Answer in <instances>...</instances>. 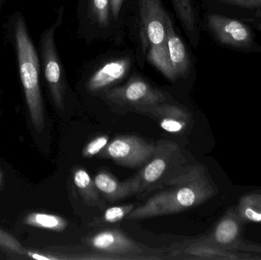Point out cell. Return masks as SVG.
<instances>
[{
	"instance_id": "obj_26",
	"label": "cell",
	"mask_w": 261,
	"mask_h": 260,
	"mask_svg": "<svg viewBox=\"0 0 261 260\" xmlns=\"http://www.w3.org/2000/svg\"><path fill=\"white\" fill-rule=\"evenodd\" d=\"M242 20L251 24L254 28L261 32V9L256 11L254 13L242 18Z\"/></svg>"
},
{
	"instance_id": "obj_22",
	"label": "cell",
	"mask_w": 261,
	"mask_h": 260,
	"mask_svg": "<svg viewBox=\"0 0 261 260\" xmlns=\"http://www.w3.org/2000/svg\"><path fill=\"white\" fill-rule=\"evenodd\" d=\"M0 250L21 258H26L28 252L27 249L13 235L2 229H0Z\"/></svg>"
},
{
	"instance_id": "obj_16",
	"label": "cell",
	"mask_w": 261,
	"mask_h": 260,
	"mask_svg": "<svg viewBox=\"0 0 261 260\" xmlns=\"http://www.w3.org/2000/svg\"><path fill=\"white\" fill-rule=\"evenodd\" d=\"M73 183L84 203L88 206H95L99 209H105L106 203L100 197L94 180L84 168L74 169L73 174Z\"/></svg>"
},
{
	"instance_id": "obj_4",
	"label": "cell",
	"mask_w": 261,
	"mask_h": 260,
	"mask_svg": "<svg viewBox=\"0 0 261 260\" xmlns=\"http://www.w3.org/2000/svg\"><path fill=\"white\" fill-rule=\"evenodd\" d=\"M205 26L213 39L224 48L246 53H261V43L254 27L243 20L217 12L205 16Z\"/></svg>"
},
{
	"instance_id": "obj_28",
	"label": "cell",
	"mask_w": 261,
	"mask_h": 260,
	"mask_svg": "<svg viewBox=\"0 0 261 260\" xmlns=\"http://www.w3.org/2000/svg\"><path fill=\"white\" fill-rule=\"evenodd\" d=\"M0 183H1V176H0Z\"/></svg>"
},
{
	"instance_id": "obj_29",
	"label": "cell",
	"mask_w": 261,
	"mask_h": 260,
	"mask_svg": "<svg viewBox=\"0 0 261 260\" xmlns=\"http://www.w3.org/2000/svg\"><path fill=\"white\" fill-rule=\"evenodd\" d=\"M260 260H261V258H260Z\"/></svg>"
},
{
	"instance_id": "obj_3",
	"label": "cell",
	"mask_w": 261,
	"mask_h": 260,
	"mask_svg": "<svg viewBox=\"0 0 261 260\" xmlns=\"http://www.w3.org/2000/svg\"><path fill=\"white\" fill-rule=\"evenodd\" d=\"M186 165V159L178 143L160 140L150 160L135 176L138 194L147 193L162 188L166 182L177 175Z\"/></svg>"
},
{
	"instance_id": "obj_21",
	"label": "cell",
	"mask_w": 261,
	"mask_h": 260,
	"mask_svg": "<svg viewBox=\"0 0 261 260\" xmlns=\"http://www.w3.org/2000/svg\"><path fill=\"white\" fill-rule=\"evenodd\" d=\"M147 59L150 64H153L169 80L175 81L177 79L172 67L167 41L158 45L150 46L147 53Z\"/></svg>"
},
{
	"instance_id": "obj_12",
	"label": "cell",
	"mask_w": 261,
	"mask_h": 260,
	"mask_svg": "<svg viewBox=\"0 0 261 260\" xmlns=\"http://www.w3.org/2000/svg\"><path fill=\"white\" fill-rule=\"evenodd\" d=\"M130 67V61L128 58L106 63L89 78L86 83L87 90L92 93L107 91L126 76Z\"/></svg>"
},
{
	"instance_id": "obj_15",
	"label": "cell",
	"mask_w": 261,
	"mask_h": 260,
	"mask_svg": "<svg viewBox=\"0 0 261 260\" xmlns=\"http://www.w3.org/2000/svg\"><path fill=\"white\" fill-rule=\"evenodd\" d=\"M167 44L176 79L185 78L190 70V57L184 42L175 32L169 15L167 18Z\"/></svg>"
},
{
	"instance_id": "obj_2",
	"label": "cell",
	"mask_w": 261,
	"mask_h": 260,
	"mask_svg": "<svg viewBox=\"0 0 261 260\" xmlns=\"http://www.w3.org/2000/svg\"><path fill=\"white\" fill-rule=\"evenodd\" d=\"M12 32L18 73L29 115L35 129L41 132L45 126V114L40 84L41 64L25 20L19 12L12 18Z\"/></svg>"
},
{
	"instance_id": "obj_19",
	"label": "cell",
	"mask_w": 261,
	"mask_h": 260,
	"mask_svg": "<svg viewBox=\"0 0 261 260\" xmlns=\"http://www.w3.org/2000/svg\"><path fill=\"white\" fill-rule=\"evenodd\" d=\"M23 222L25 225L31 227L57 232H64L68 226V223L62 217L43 212H32L28 214L24 217Z\"/></svg>"
},
{
	"instance_id": "obj_14",
	"label": "cell",
	"mask_w": 261,
	"mask_h": 260,
	"mask_svg": "<svg viewBox=\"0 0 261 260\" xmlns=\"http://www.w3.org/2000/svg\"><path fill=\"white\" fill-rule=\"evenodd\" d=\"M182 255L190 259L217 260H260V254L222 250L198 241L182 250Z\"/></svg>"
},
{
	"instance_id": "obj_1",
	"label": "cell",
	"mask_w": 261,
	"mask_h": 260,
	"mask_svg": "<svg viewBox=\"0 0 261 260\" xmlns=\"http://www.w3.org/2000/svg\"><path fill=\"white\" fill-rule=\"evenodd\" d=\"M162 188L144 204L135 207L126 219H146L180 213L199 206L216 194V186L208 172L199 165L186 166Z\"/></svg>"
},
{
	"instance_id": "obj_9",
	"label": "cell",
	"mask_w": 261,
	"mask_h": 260,
	"mask_svg": "<svg viewBox=\"0 0 261 260\" xmlns=\"http://www.w3.org/2000/svg\"><path fill=\"white\" fill-rule=\"evenodd\" d=\"M93 249L102 253L113 255V259H150L144 256L147 248L138 244L119 230H104L95 234L87 241Z\"/></svg>"
},
{
	"instance_id": "obj_17",
	"label": "cell",
	"mask_w": 261,
	"mask_h": 260,
	"mask_svg": "<svg viewBox=\"0 0 261 260\" xmlns=\"http://www.w3.org/2000/svg\"><path fill=\"white\" fill-rule=\"evenodd\" d=\"M171 2L190 41L196 47L199 43V32L193 2L192 0H171Z\"/></svg>"
},
{
	"instance_id": "obj_6",
	"label": "cell",
	"mask_w": 261,
	"mask_h": 260,
	"mask_svg": "<svg viewBox=\"0 0 261 260\" xmlns=\"http://www.w3.org/2000/svg\"><path fill=\"white\" fill-rule=\"evenodd\" d=\"M242 220L236 208L227 211L211 233L199 241L222 250L261 255V244L251 242L242 238Z\"/></svg>"
},
{
	"instance_id": "obj_27",
	"label": "cell",
	"mask_w": 261,
	"mask_h": 260,
	"mask_svg": "<svg viewBox=\"0 0 261 260\" xmlns=\"http://www.w3.org/2000/svg\"><path fill=\"white\" fill-rule=\"evenodd\" d=\"M124 0H110V9L115 18L119 17Z\"/></svg>"
},
{
	"instance_id": "obj_7",
	"label": "cell",
	"mask_w": 261,
	"mask_h": 260,
	"mask_svg": "<svg viewBox=\"0 0 261 260\" xmlns=\"http://www.w3.org/2000/svg\"><path fill=\"white\" fill-rule=\"evenodd\" d=\"M155 147L156 143H149L137 136L120 135L110 142L98 157L110 159L126 167H140L150 160Z\"/></svg>"
},
{
	"instance_id": "obj_11",
	"label": "cell",
	"mask_w": 261,
	"mask_h": 260,
	"mask_svg": "<svg viewBox=\"0 0 261 260\" xmlns=\"http://www.w3.org/2000/svg\"><path fill=\"white\" fill-rule=\"evenodd\" d=\"M132 111L155 119L164 131L170 134H184L191 126V114L185 108L170 104H155L132 108Z\"/></svg>"
},
{
	"instance_id": "obj_8",
	"label": "cell",
	"mask_w": 261,
	"mask_h": 260,
	"mask_svg": "<svg viewBox=\"0 0 261 260\" xmlns=\"http://www.w3.org/2000/svg\"><path fill=\"white\" fill-rule=\"evenodd\" d=\"M103 96L112 103L129 108L155 105L167 101V96L164 92L138 76L132 77L125 85L109 89L104 92Z\"/></svg>"
},
{
	"instance_id": "obj_20",
	"label": "cell",
	"mask_w": 261,
	"mask_h": 260,
	"mask_svg": "<svg viewBox=\"0 0 261 260\" xmlns=\"http://www.w3.org/2000/svg\"><path fill=\"white\" fill-rule=\"evenodd\" d=\"M236 209L242 222L261 223V190L242 197Z\"/></svg>"
},
{
	"instance_id": "obj_23",
	"label": "cell",
	"mask_w": 261,
	"mask_h": 260,
	"mask_svg": "<svg viewBox=\"0 0 261 260\" xmlns=\"http://www.w3.org/2000/svg\"><path fill=\"white\" fill-rule=\"evenodd\" d=\"M110 0H90V11L92 18L102 27L110 23Z\"/></svg>"
},
{
	"instance_id": "obj_10",
	"label": "cell",
	"mask_w": 261,
	"mask_h": 260,
	"mask_svg": "<svg viewBox=\"0 0 261 260\" xmlns=\"http://www.w3.org/2000/svg\"><path fill=\"white\" fill-rule=\"evenodd\" d=\"M141 34L144 45H158L167 41V18L161 0H139Z\"/></svg>"
},
{
	"instance_id": "obj_13",
	"label": "cell",
	"mask_w": 261,
	"mask_h": 260,
	"mask_svg": "<svg viewBox=\"0 0 261 260\" xmlns=\"http://www.w3.org/2000/svg\"><path fill=\"white\" fill-rule=\"evenodd\" d=\"M93 180L99 193L110 203L120 201L138 192V183L134 177L127 181L120 182L110 172L102 171Z\"/></svg>"
},
{
	"instance_id": "obj_25",
	"label": "cell",
	"mask_w": 261,
	"mask_h": 260,
	"mask_svg": "<svg viewBox=\"0 0 261 260\" xmlns=\"http://www.w3.org/2000/svg\"><path fill=\"white\" fill-rule=\"evenodd\" d=\"M110 137L107 135H101L93 139L90 143L86 145L83 151V156L86 158L98 156V154L107 146Z\"/></svg>"
},
{
	"instance_id": "obj_5",
	"label": "cell",
	"mask_w": 261,
	"mask_h": 260,
	"mask_svg": "<svg viewBox=\"0 0 261 260\" xmlns=\"http://www.w3.org/2000/svg\"><path fill=\"white\" fill-rule=\"evenodd\" d=\"M64 9L60 8L56 21L41 34L39 50L41 64L52 100L60 110L64 108L66 80L55 44V32L62 24Z\"/></svg>"
},
{
	"instance_id": "obj_24",
	"label": "cell",
	"mask_w": 261,
	"mask_h": 260,
	"mask_svg": "<svg viewBox=\"0 0 261 260\" xmlns=\"http://www.w3.org/2000/svg\"><path fill=\"white\" fill-rule=\"evenodd\" d=\"M135 209L134 204L123 206H116L106 209L103 214V219L106 222L116 223L126 217Z\"/></svg>"
},
{
	"instance_id": "obj_18",
	"label": "cell",
	"mask_w": 261,
	"mask_h": 260,
	"mask_svg": "<svg viewBox=\"0 0 261 260\" xmlns=\"http://www.w3.org/2000/svg\"><path fill=\"white\" fill-rule=\"evenodd\" d=\"M217 11L234 18H242L261 9V0H212Z\"/></svg>"
}]
</instances>
